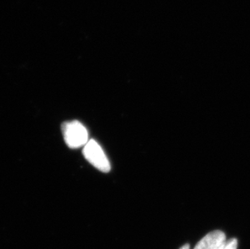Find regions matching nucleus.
<instances>
[{
	"mask_svg": "<svg viewBox=\"0 0 250 249\" xmlns=\"http://www.w3.org/2000/svg\"><path fill=\"white\" fill-rule=\"evenodd\" d=\"M226 241V235L223 231L214 230L206 235L194 249H223Z\"/></svg>",
	"mask_w": 250,
	"mask_h": 249,
	"instance_id": "7ed1b4c3",
	"label": "nucleus"
},
{
	"mask_svg": "<svg viewBox=\"0 0 250 249\" xmlns=\"http://www.w3.org/2000/svg\"><path fill=\"white\" fill-rule=\"evenodd\" d=\"M180 249H189V245H185L182 246V248Z\"/></svg>",
	"mask_w": 250,
	"mask_h": 249,
	"instance_id": "39448f33",
	"label": "nucleus"
},
{
	"mask_svg": "<svg viewBox=\"0 0 250 249\" xmlns=\"http://www.w3.org/2000/svg\"><path fill=\"white\" fill-rule=\"evenodd\" d=\"M83 155L88 162L102 172H109L111 166L102 146L93 139H90L83 146Z\"/></svg>",
	"mask_w": 250,
	"mask_h": 249,
	"instance_id": "f03ea898",
	"label": "nucleus"
},
{
	"mask_svg": "<svg viewBox=\"0 0 250 249\" xmlns=\"http://www.w3.org/2000/svg\"><path fill=\"white\" fill-rule=\"evenodd\" d=\"M62 132L64 141L70 148H80L84 146L89 141L86 127L78 121L64 123L62 124Z\"/></svg>",
	"mask_w": 250,
	"mask_h": 249,
	"instance_id": "f257e3e1",
	"label": "nucleus"
},
{
	"mask_svg": "<svg viewBox=\"0 0 250 249\" xmlns=\"http://www.w3.org/2000/svg\"><path fill=\"white\" fill-rule=\"evenodd\" d=\"M238 242L236 239H231V240H227L226 244L224 245L223 249H237Z\"/></svg>",
	"mask_w": 250,
	"mask_h": 249,
	"instance_id": "20e7f679",
	"label": "nucleus"
}]
</instances>
